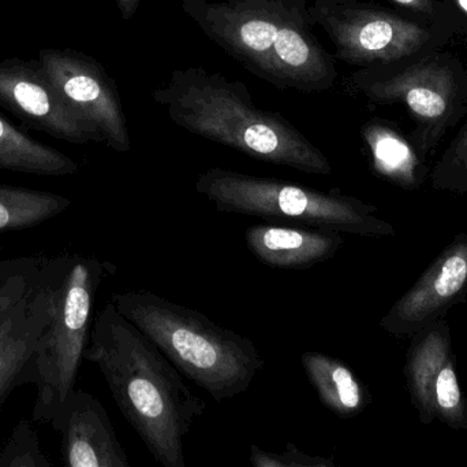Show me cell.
<instances>
[{
	"mask_svg": "<svg viewBox=\"0 0 467 467\" xmlns=\"http://www.w3.org/2000/svg\"><path fill=\"white\" fill-rule=\"evenodd\" d=\"M85 359L99 367L120 413L153 460L163 467H185V438L207 403L111 301L93 320Z\"/></svg>",
	"mask_w": 467,
	"mask_h": 467,
	"instance_id": "obj_1",
	"label": "cell"
},
{
	"mask_svg": "<svg viewBox=\"0 0 467 467\" xmlns=\"http://www.w3.org/2000/svg\"><path fill=\"white\" fill-rule=\"evenodd\" d=\"M152 96L175 125L197 136L276 166L309 175L332 173L323 151L290 121L255 106L244 82L218 71L200 66L175 69Z\"/></svg>",
	"mask_w": 467,
	"mask_h": 467,
	"instance_id": "obj_2",
	"label": "cell"
},
{
	"mask_svg": "<svg viewBox=\"0 0 467 467\" xmlns=\"http://www.w3.org/2000/svg\"><path fill=\"white\" fill-rule=\"evenodd\" d=\"M111 302L215 402L244 394L265 366L252 340L197 310L148 291L115 292Z\"/></svg>",
	"mask_w": 467,
	"mask_h": 467,
	"instance_id": "obj_3",
	"label": "cell"
},
{
	"mask_svg": "<svg viewBox=\"0 0 467 467\" xmlns=\"http://www.w3.org/2000/svg\"><path fill=\"white\" fill-rule=\"evenodd\" d=\"M115 271L92 255L44 257L41 265L51 317L30 366L37 387L32 419L54 427L76 391L77 378L89 345L93 309L100 285Z\"/></svg>",
	"mask_w": 467,
	"mask_h": 467,
	"instance_id": "obj_4",
	"label": "cell"
},
{
	"mask_svg": "<svg viewBox=\"0 0 467 467\" xmlns=\"http://www.w3.org/2000/svg\"><path fill=\"white\" fill-rule=\"evenodd\" d=\"M196 191L222 213L296 221L312 228L364 238L395 236L379 208L340 192H323L271 177L213 167L196 181Z\"/></svg>",
	"mask_w": 467,
	"mask_h": 467,
	"instance_id": "obj_5",
	"label": "cell"
},
{
	"mask_svg": "<svg viewBox=\"0 0 467 467\" xmlns=\"http://www.w3.org/2000/svg\"><path fill=\"white\" fill-rule=\"evenodd\" d=\"M309 13L335 58L359 68L400 62L431 40L427 27L365 0H312Z\"/></svg>",
	"mask_w": 467,
	"mask_h": 467,
	"instance_id": "obj_6",
	"label": "cell"
},
{
	"mask_svg": "<svg viewBox=\"0 0 467 467\" xmlns=\"http://www.w3.org/2000/svg\"><path fill=\"white\" fill-rule=\"evenodd\" d=\"M307 0H183L186 16L246 70L275 87L274 49Z\"/></svg>",
	"mask_w": 467,
	"mask_h": 467,
	"instance_id": "obj_7",
	"label": "cell"
},
{
	"mask_svg": "<svg viewBox=\"0 0 467 467\" xmlns=\"http://www.w3.org/2000/svg\"><path fill=\"white\" fill-rule=\"evenodd\" d=\"M348 93L362 95L373 103H403L416 118L419 128L417 154L427 155L443 134L455 109L454 73L436 60L420 62L410 68L392 69L389 65L361 68L348 77Z\"/></svg>",
	"mask_w": 467,
	"mask_h": 467,
	"instance_id": "obj_8",
	"label": "cell"
},
{
	"mask_svg": "<svg viewBox=\"0 0 467 467\" xmlns=\"http://www.w3.org/2000/svg\"><path fill=\"white\" fill-rule=\"evenodd\" d=\"M409 340L403 375L420 422L431 425L438 421L454 430H466L467 399L461 388L446 318Z\"/></svg>",
	"mask_w": 467,
	"mask_h": 467,
	"instance_id": "obj_9",
	"label": "cell"
},
{
	"mask_svg": "<svg viewBox=\"0 0 467 467\" xmlns=\"http://www.w3.org/2000/svg\"><path fill=\"white\" fill-rule=\"evenodd\" d=\"M38 62L66 103L107 147L118 153L130 151L128 120L117 85L98 60L74 49L43 48Z\"/></svg>",
	"mask_w": 467,
	"mask_h": 467,
	"instance_id": "obj_10",
	"label": "cell"
},
{
	"mask_svg": "<svg viewBox=\"0 0 467 467\" xmlns=\"http://www.w3.org/2000/svg\"><path fill=\"white\" fill-rule=\"evenodd\" d=\"M0 104L30 128L71 144L103 143L66 103L38 60H0Z\"/></svg>",
	"mask_w": 467,
	"mask_h": 467,
	"instance_id": "obj_11",
	"label": "cell"
},
{
	"mask_svg": "<svg viewBox=\"0 0 467 467\" xmlns=\"http://www.w3.org/2000/svg\"><path fill=\"white\" fill-rule=\"evenodd\" d=\"M467 296V235L460 233L428 266L387 314L380 328L397 339H410L465 302Z\"/></svg>",
	"mask_w": 467,
	"mask_h": 467,
	"instance_id": "obj_12",
	"label": "cell"
},
{
	"mask_svg": "<svg viewBox=\"0 0 467 467\" xmlns=\"http://www.w3.org/2000/svg\"><path fill=\"white\" fill-rule=\"evenodd\" d=\"M52 428L60 435V454L66 466H130L109 413L87 391L76 389L71 394Z\"/></svg>",
	"mask_w": 467,
	"mask_h": 467,
	"instance_id": "obj_13",
	"label": "cell"
},
{
	"mask_svg": "<svg viewBox=\"0 0 467 467\" xmlns=\"http://www.w3.org/2000/svg\"><path fill=\"white\" fill-rule=\"evenodd\" d=\"M313 27L309 3H305L280 32L274 49L275 87L279 90L320 93L334 87V57L321 46Z\"/></svg>",
	"mask_w": 467,
	"mask_h": 467,
	"instance_id": "obj_14",
	"label": "cell"
},
{
	"mask_svg": "<svg viewBox=\"0 0 467 467\" xmlns=\"http://www.w3.org/2000/svg\"><path fill=\"white\" fill-rule=\"evenodd\" d=\"M49 317L48 293L40 266L26 295L0 323V411L16 387L30 384L33 356Z\"/></svg>",
	"mask_w": 467,
	"mask_h": 467,
	"instance_id": "obj_15",
	"label": "cell"
},
{
	"mask_svg": "<svg viewBox=\"0 0 467 467\" xmlns=\"http://www.w3.org/2000/svg\"><path fill=\"white\" fill-rule=\"evenodd\" d=\"M249 251L264 265L309 269L332 260L345 244L343 233L324 228L257 224L244 232Z\"/></svg>",
	"mask_w": 467,
	"mask_h": 467,
	"instance_id": "obj_16",
	"label": "cell"
},
{
	"mask_svg": "<svg viewBox=\"0 0 467 467\" xmlns=\"http://www.w3.org/2000/svg\"><path fill=\"white\" fill-rule=\"evenodd\" d=\"M301 364L320 402L339 419H354L370 403V394L356 373L334 356L307 351Z\"/></svg>",
	"mask_w": 467,
	"mask_h": 467,
	"instance_id": "obj_17",
	"label": "cell"
},
{
	"mask_svg": "<svg viewBox=\"0 0 467 467\" xmlns=\"http://www.w3.org/2000/svg\"><path fill=\"white\" fill-rule=\"evenodd\" d=\"M361 134L375 173L406 191L420 188L424 181V167L408 140L379 121L365 123Z\"/></svg>",
	"mask_w": 467,
	"mask_h": 467,
	"instance_id": "obj_18",
	"label": "cell"
},
{
	"mask_svg": "<svg viewBox=\"0 0 467 467\" xmlns=\"http://www.w3.org/2000/svg\"><path fill=\"white\" fill-rule=\"evenodd\" d=\"M0 170L63 177L78 172V165L60 151L36 142L0 114Z\"/></svg>",
	"mask_w": 467,
	"mask_h": 467,
	"instance_id": "obj_19",
	"label": "cell"
},
{
	"mask_svg": "<svg viewBox=\"0 0 467 467\" xmlns=\"http://www.w3.org/2000/svg\"><path fill=\"white\" fill-rule=\"evenodd\" d=\"M70 206L68 197L55 192L0 184V233L38 227Z\"/></svg>",
	"mask_w": 467,
	"mask_h": 467,
	"instance_id": "obj_20",
	"label": "cell"
},
{
	"mask_svg": "<svg viewBox=\"0 0 467 467\" xmlns=\"http://www.w3.org/2000/svg\"><path fill=\"white\" fill-rule=\"evenodd\" d=\"M35 428L26 419L16 422L0 450V467H51Z\"/></svg>",
	"mask_w": 467,
	"mask_h": 467,
	"instance_id": "obj_21",
	"label": "cell"
},
{
	"mask_svg": "<svg viewBox=\"0 0 467 467\" xmlns=\"http://www.w3.org/2000/svg\"><path fill=\"white\" fill-rule=\"evenodd\" d=\"M432 183L439 191L467 195V128L439 162Z\"/></svg>",
	"mask_w": 467,
	"mask_h": 467,
	"instance_id": "obj_22",
	"label": "cell"
},
{
	"mask_svg": "<svg viewBox=\"0 0 467 467\" xmlns=\"http://www.w3.org/2000/svg\"><path fill=\"white\" fill-rule=\"evenodd\" d=\"M250 462L255 467H334L331 458L316 457L302 451L296 444L285 446L283 452L264 451L260 447H250Z\"/></svg>",
	"mask_w": 467,
	"mask_h": 467,
	"instance_id": "obj_23",
	"label": "cell"
},
{
	"mask_svg": "<svg viewBox=\"0 0 467 467\" xmlns=\"http://www.w3.org/2000/svg\"><path fill=\"white\" fill-rule=\"evenodd\" d=\"M41 263L32 271L11 274V276L0 280V323L13 312L14 307L26 295L27 291L35 282Z\"/></svg>",
	"mask_w": 467,
	"mask_h": 467,
	"instance_id": "obj_24",
	"label": "cell"
},
{
	"mask_svg": "<svg viewBox=\"0 0 467 467\" xmlns=\"http://www.w3.org/2000/svg\"><path fill=\"white\" fill-rule=\"evenodd\" d=\"M43 255H32V257L8 258L0 260V280L11 274L22 273V271H32L43 262Z\"/></svg>",
	"mask_w": 467,
	"mask_h": 467,
	"instance_id": "obj_25",
	"label": "cell"
},
{
	"mask_svg": "<svg viewBox=\"0 0 467 467\" xmlns=\"http://www.w3.org/2000/svg\"><path fill=\"white\" fill-rule=\"evenodd\" d=\"M389 2L422 16H433L436 13L435 0H389Z\"/></svg>",
	"mask_w": 467,
	"mask_h": 467,
	"instance_id": "obj_26",
	"label": "cell"
},
{
	"mask_svg": "<svg viewBox=\"0 0 467 467\" xmlns=\"http://www.w3.org/2000/svg\"><path fill=\"white\" fill-rule=\"evenodd\" d=\"M115 3H117L120 16H122L125 21H129V19L133 18L134 14L139 10L141 0H115Z\"/></svg>",
	"mask_w": 467,
	"mask_h": 467,
	"instance_id": "obj_27",
	"label": "cell"
},
{
	"mask_svg": "<svg viewBox=\"0 0 467 467\" xmlns=\"http://www.w3.org/2000/svg\"><path fill=\"white\" fill-rule=\"evenodd\" d=\"M455 3H457L458 7L465 14L467 18V0H455Z\"/></svg>",
	"mask_w": 467,
	"mask_h": 467,
	"instance_id": "obj_28",
	"label": "cell"
},
{
	"mask_svg": "<svg viewBox=\"0 0 467 467\" xmlns=\"http://www.w3.org/2000/svg\"><path fill=\"white\" fill-rule=\"evenodd\" d=\"M0 251H2V246H0Z\"/></svg>",
	"mask_w": 467,
	"mask_h": 467,
	"instance_id": "obj_29",
	"label": "cell"
}]
</instances>
